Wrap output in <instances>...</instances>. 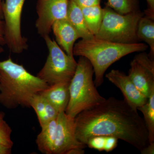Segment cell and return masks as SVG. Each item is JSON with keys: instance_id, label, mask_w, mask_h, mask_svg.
I'll return each mask as SVG.
<instances>
[{"instance_id": "cell-1", "label": "cell", "mask_w": 154, "mask_h": 154, "mask_svg": "<svg viewBox=\"0 0 154 154\" xmlns=\"http://www.w3.org/2000/svg\"><path fill=\"white\" fill-rule=\"evenodd\" d=\"M75 125L77 139L86 146L90 139L99 136L113 137L140 151L149 143L143 118L125 99H105L79 113Z\"/></svg>"}, {"instance_id": "cell-2", "label": "cell", "mask_w": 154, "mask_h": 154, "mask_svg": "<svg viewBox=\"0 0 154 154\" xmlns=\"http://www.w3.org/2000/svg\"><path fill=\"white\" fill-rule=\"evenodd\" d=\"M48 85L11 58L0 61V104L7 109L30 107V100Z\"/></svg>"}, {"instance_id": "cell-3", "label": "cell", "mask_w": 154, "mask_h": 154, "mask_svg": "<svg viewBox=\"0 0 154 154\" xmlns=\"http://www.w3.org/2000/svg\"><path fill=\"white\" fill-rule=\"evenodd\" d=\"M148 48L142 42L122 44L94 36L75 43L73 54L85 57L90 62L95 75L94 84L97 88L103 84L105 72L111 65L128 54L144 51Z\"/></svg>"}, {"instance_id": "cell-4", "label": "cell", "mask_w": 154, "mask_h": 154, "mask_svg": "<svg viewBox=\"0 0 154 154\" xmlns=\"http://www.w3.org/2000/svg\"><path fill=\"white\" fill-rule=\"evenodd\" d=\"M93 66L86 58L80 57L75 74L69 86V100L65 113L75 118L79 113L103 102L105 98L95 86Z\"/></svg>"}, {"instance_id": "cell-5", "label": "cell", "mask_w": 154, "mask_h": 154, "mask_svg": "<svg viewBox=\"0 0 154 154\" xmlns=\"http://www.w3.org/2000/svg\"><path fill=\"white\" fill-rule=\"evenodd\" d=\"M103 11L102 24L96 37L122 44L138 42L137 31L139 21L143 16L142 13L139 11L121 14L107 6Z\"/></svg>"}, {"instance_id": "cell-6", "label": "cell", "mask_w": 154, "mask_h": 154, "mask_svg": "<svg viewBox=\"0 0 154 154\" xmlns=\"http://www.w3.org/2000/svg\"><path fill=\"white\" fill-rule=\"evenodd\" d=\"M43 38L48 48V54L37 76L48 86L70 82L77 66L74 57L68 55L49 35Z\"/></svg>"}, {"instance_id": "cell-7", "label": "cell", "mask_w": 154, "mask_h": 154, "mask_svg": "<svg viewBox=\"0 0 154 154\" xmlns=\"http://www.w3.org/2000/svg\"><path fill=\"white\" fill-rule=\"evenodd\" d=\"M25 0H5L2 5L5 19L4 36L5 45L11 52L22 53L28 48L27 39L22 36L21 18Z\"/></svg>"}, {"instance_id": "cell-8", "label": "cell", "mask_w": 154, "mask_h": 154, "mask_svg": "<svg viewBox=\"0 0 154 154\" xmlns=\"http://www.w3.org/2000/svg\"><path fill=\"white\" fill-rule=\"evenodd\" d=\"M69 0H38L37 17L35 26L42 37L49 35L53 24L58 20L67 19Z\"/></svg>"}, {"instance_id": "cell-9", "label": "cell", "mask_w": 154, "mask_h": 154, "mask_svg": "<svg viewBox=\"0 0 154 154\" xmlns=\"http://www.w3.org/2000/svg\"><path fill=\"white\" fill-rule=\"evenodd\" d=\"M128 75L138 90L148 98L154 90V60L144 51L137 54L131 62Z\"/></svg>"}, {"instance_id": "cell-10", "label": "cell", "mask_w": 154, "mask_h": 154, "mask_svg": "<svg viewBox=\"0 0 154 154\" xmlns=\"http://www.w3.org/2000/svg\"><path fill=\"white\" fill-rule=\"evenodd\" d=\"M87 146L79 141L75 134V118L61 112L57 117L53 154H67L75 148L85 149Z\"/></svg>"}, {"instance_id": "cell-11", "label": "cell", "mask_w": 154, "mask_h": 154, "mask_svg": "<svg viewBox=\"0 0 154 154\" xmlns=\"http://www.w3.org/2000/svg\"><path fill=\"white\" fill-rule=\"evenodd\" d=\"M105 77L120 90L125 100L134 108L137 109L146 102L148 98L138 90L128 75L123 72L112 69Z\"/></svg>"}, {"instance_id": "cell-12", "label": "cell", "mask_w": 154, "mask_h": 154, "mask_svg": "<svg viewBox=\"0 0 154 154\" xmlns=\"http://www.w3.org/2000/svg\"><path fill=\"white\" fill-rule=\"evenodd\" d=\"M51 30L56 42L68 55L74 57V46L77 39L80 38L77 30L67 19L58 20L53 24Z\"/></svg>"}, {"instance_id": "cell-13", "label": "cell", "mask_w": 154, "mask_h": 154, "mask_svg": "<svg viewBox=\"0 0 154 154\" xmlns=\"http://www.w3.org/2000/svg\"><path fill=\"white\" fill-rule=\"evenodd\" d=\"M70 83H60L49 86L39 94L59 113L65 112L69 100Z\"/></svg>"}, {"instance_id": "cell-14", "label": "cell", "mask_w": 154, "mask_h": 154, "mask_svg": "<svg viewBox=\"0 0 154 154\" xmlns=\"http://www.w3.org/2000/svg\"><path fill=\"white\" fill-rule=\"evenodd\" d=\"M57 124V118L41 127V131L36 137V143L38 150L42 153L53 154Z\"/></svg>"}, {"instance_id": "cell-15", "label": "cell", "mask_w": 154, "mask_h": 154, "mask_svg": "<svg viewBox=\"0 0 154 154\" xmlns=\"http://www.w3.org/2000/svg\"><path fill=\"white\" fill-rule=\"evenodd\" d=\"M67 19L77 30L80 38L88 39L94 36L87 27L82 9L73 0H69Z\"/></svg>"}, {"instance_id": "cell-16", "label": "cell", "mask_w": 154, "mask_h": 154, "mask_svg": "<svg viewBox=\"0 0 154 154\" xmlns=\"http://www.w3.org/2000/svg\"><path fill=\"white\" fill-rule=\"evenodd\" d=\"M137 36L139 41H143L149 47L150 57L154 58V19L147 16L141 17L138 23Z\"/></svg>"}, {"instance_id": "cell-17", "label": "cell", "mask_w": 154, "mask_h": 154, "mask_svg": "<svg viewBox=\"0 0 154 154\" xmlns=\"http://www.w3.org/2000/svg\"><path fill=\"white\" fill-rule=\"evenodd\" d=\"M81 9L88 29L94 36H96L102 24L103 8L100 5H98Z\"/></svg>"}, {"instance_id": "cell-18", "label": "cell", "mask_w": 154, "mask_h": 154, "mask_svg": "<svg viewBox=\"0 0 154 154\" xmlns=\"http://www.w3.org/2000/svg\"><path fill=\"white\" fill-rule=\"evenodd\" d=\"M143 115V120L148 133L149 143L154 142V90L152 91L146 102L138 107Z\"/></svg>"}, {"instance_id": "cell-19", "label": "cell", "mask_w": 154, "mask_h": 154, "mask_svg": "<svg viewBox=\"0 0 154 154\" xmlns=\"http://www.w3.org/2000/svg\"><path fill=\"white\" fill-rule=\"evenodd\" d=\"M107 6L121 14L140 11L139 0H107Z\"/></svg>"}, {"instance_id": "cell-20", "label": "cell", "mask_w": 154, "mask_h": 154, "mask_svg": "<svg viewBox=\"0 0 154 154\" xmlns=\"http://www.w3.org/2000/svg\"><path fill=\"white\" fill-rule=\"evenodd\" d=\"M30 107L35 111L41 127L49 122L45 112V99L39 93L32 97L30 100Z\"/></svg>"}, {"instance_id": "cell-21", "label": "cell", "mask_w": 154, "mask_h": 154, "mask_svg": "<svg viewBox=\"0 0 154 154\" xmlns=\"http://www.w3.org/2000/svg\"><path fill=\"white\" fill-rule=\"evenodd\" d=\"M12 132V128L4 118L0 119V146L12 148L14 143L11 139Z\"/></svg>"}, {"instance_id": "cell-22", "label": "cell", "mask_w": 154, "mask_h": 154, "mask_svg": "<svg viewBox=\"0 0 154 154\" xmlns=\"http://www.w3.org/2000/svg\"><path fill=\"white\" fill-rule=\"evenodd\" d=\"M105 143V136H95L91 138L87 143V146L99 151H104Z\"/></svg>"}, {"instance_id": "cell-23", "label": "cell", "mask_w": 154, "mask_h": 154, "mask_svg": "<svg viewBox=\"0 0 154 154\" xmlns=\"http://www.w3.org/2000/svg\"><path fill=\"white\" fill-rule=\"evenodd\" d=\"M118 140V139L113 137L105 136L104 151L108 152L115 149L117 146Z\"/></svg>"}, {"instance_id": "cell-24", "label": "cell", "mask_w": 154, "mask_h": 154, "mask_svg": "<svg viewBox=\"0 0 154 154\" xmlns=\"http://www.w3.org/2000/svg\"><path fill=\"white\" fill-rule=\"evenodd\" d=\"M81 8L100 5L101 0H73Z\"/></svg>"}, {"instance_id": "cell-25", "label": "cell", "mask_w": 154, "mask_h": 154, "mask_svg": "<svg viewBox=\"0 0 154 154\" xmlns=\"http://www.w3.org/2000/svg\"><path fill=\"white\" fill-rule=\"evenodd\" d=\"M148 8L145 11L146 16L154 19V0H146Z\"/></svg>"}, {"instance_id": "cell-26", "label": "cell", "mask_w": 154, "mask_h": 154, "mask_svg": "<svg viewBox=\"0 0 154 154\" xmlns=\"http://www.w3.org/2000/svg\"><path fill=\"white\" fill-rule=\"evenodd\" d=\"M141 154H154V142L149 143L140 151Z\"/></svg>"}, {"instance_id": "cell-27", "label": "cell", "mask_w": 154, "mask_h": 154, "mask_svg": "<svg viewBox=\"0 0 154 154\" xmlns=\"http://www.w3.org/2000/svg\"><path fill=\"white\" fill-rule=\"evenodd\" d=\"M0 45H5V41L4 36V23L2 21L0 22Z\"/></svg>"}, {"instance_id": "cell-28", "label": "cell", "mask_w": 154, "mask_h": 154, "mask_svg": "<svg viewBox=\"0 0 154 154\" xmlns=\"http://www.w3.org/2000/svg\"><path fill=\"white\" fill-rule=\"evenodd\" d=\"M85 153L84 149L75 148L69 151L67 154H84Z\"/></svg>"}, {"instance_id": "cell-29", "label": "cell", "mask_w": 154, "mask_h": 154, "mask_svg": "<svg viewBox=\"0 0 154 154\" xmlns=\"http://www.w3.org/2000/svg\"><path fill=\"white\" fill-rule=\"evenodd\" d=\"M12 149L7 147L0 146V154H11L12 153Z\"/></svg>"}, {"instance_id": "cell-30", "label": "cell", "mask_w": 154, "mask_h": 154, "mask_svg": "<svg viewBox=\"0 0 154 154\" xmlns=\"http://www.w3.org/2000/svg\"><path fill=\"white\" fill-rule=\"evenodd\" d=\"M2 0H0V22L2 21V18L3 16L2 11Z\"/></svg>"}, {"instance_id": "cell-31", "label": "cell", "mask_w": 154, "mask_h": 154, "mask_svg": "<svg viewBox=\"0 0 154 154\" xmlns=\"http://www.w3.org/2000/svg\"><path fill=\"white\" fill-rule=\"evenodd\" d=\"M5 113L2 111H0V119L5 118Z\"/></svg>"}, {"instance_id": "cell-32", "label": "cell", "mask_w": 154, "mask_h": 154, "mask_svg": "<svg viewBox=\"0 0 154 154\" xmlns=\"http://www.w3.org/2000/svg\"><path fill=\"white\" fill-rule=\"evenodd\" d=\"M4 51V49H3V48L2 46H0V54L2 53Z\"/></svg>"}]
</instances>
